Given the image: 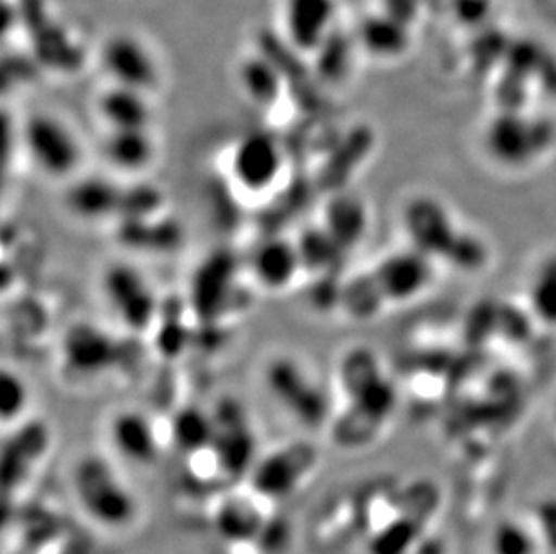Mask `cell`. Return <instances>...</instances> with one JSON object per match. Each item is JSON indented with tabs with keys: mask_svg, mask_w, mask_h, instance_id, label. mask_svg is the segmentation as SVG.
Masks as SVG:
<instances>
[{
	"mask_svg": "<svg viewBox=\"0 0 556 554\" xmlns=\"http://www.w3.org/2000/svg\"><path fill=\"white\" fill-rule=\"evenodd\" d=\"M270 502L257 498L256 493H231L222 498L213 512V526L227 545L256 542L268 517L273 513L263 509Z\"/></svg>",
	"mask_w": 556,
	"mask_h": 554,
	"instance_id": "cell-17",
	"label": "cell"
},
{
	"mask_svg": "<svg viewBox=\"0 0 556 554\" xmlns=\"http://www.w3.org/2000/svg\"><path fill=\"white\" fill-rule=\"evenodd\" d=\"M249 270L263 290L273 293L289 290L305 276L298 243L285 236H273L257 243L249 260Z\"/></svg>",
	"mask_w": 556,
	"mask_h": 554,
	"instance_id": "cell-16",
	"label": "cell"
},
{
	"mask_svg": "<svg viewBox=\"0 0 556 554\" xmlns=\"http://www.w3.org/2000/svg\"><path fill=\"white\" fill-rule=\"evenodd\" d=\"M101 153L116 172L137 177L157 163L159 141L152 128L106 130Z\"/></svg>",
	"mask_w": 556,
	"mask_h": 554,
	"instance_id": "cell-20",
	"label": "cell"
},
{
	"mask_svg": "<svg viewBox=\"0 0 556 554\" xmlns=\"http://www.w3.org/2000/svg\"><path fill=\"white\" fill-rule=\"evenodd\" d=\"M31 402V392L27 382L18 373L10 367L2 369L0 375V416L5 427H13L24 421L27 407Z\"/></svg>",
	"mask_w": 556,
	"mask_h": 554,
	"instance_id": "cell-27",
	"label": "cell"
},
{
	"mask_svg": "<svg viewBox=\"0 0 556 554\" xmlns=\"http://www.w3.org/2000/svg\"><path fill=\"white\" fill-rule=\"evenodd\" d=\"M215 438L213 413L197 405H188L175 413L168 425V440L185 457L211 449Z\"/></svg>",
	"mask_w": 556,
	"mask_h": 554,
	"instance_id": "cell-23",
	"label": "cell"
},
{
	"mask_svg": "<svg viewBox=\"0 0 556 554\" xmlns=\"http://www.w3.org/2000/svg\"><path fill=\"white\" fill-rule=\"evenodd\" d=\"M96 112L106 130H141L152 128V96L141 90L106 85L96 100Z\"/></svg>",
	"mask_w": 556,
	"mask_h": 554,
	"instance_id": "cell-19",
	"label": "cell"
},
{
	"mask_svg": "<svg viewBox=\"0 0 556 554\" xmlns=\"http://www.w3.org/2000/svg\"><path fill=\"white\" fill-rule=\"evenodd\" d=\"M237 79L245 98L257 109H274L283 96V73L267 54H245L238 63Z\"/></svg>",
	"mask_w": 556,
	"mask_h": 554,
	"instance_id": "cell-22",
	"label": "cell"
},
{
	"mask_svg": "<svg viewBox=\"0 0 556 554\" xmlns=\"http://www.w3.org/2000/svg\"><path fill=\"white\" fill-rule=\"evenodd\" d=\"M65 205L85 222L131 221L147 211V184L125 188L112 178H78L65 194Z\"/></svg>",
	"mask_w": 556,
	"mask_h": 554,
	"instance_id": "cell-8",
	"label": "cell"
},
{
	"mask_svg": "<svg viewBox=\"0 0 556 554\" xmlns=\"http://www.w3.org/2000/svg\"><path fill=\"white\" fill-rule=\"evenodd\" d=\"M319 449L308 440L281 444L260 455L249 474V490L267 502H281L303 488L319 466Z\"/></svg>",
	"mask_w": 556,
	"mask_h": 554,
	"instance_id": "cell-5",
	"label": "cell"
},
{
	"mask_svg": "<svg viewBox=\"0 0 556 554\" xmlns=\"http://www.w3.org/2000/svg\"><path fill=\"white\" fill-rule=\"evenodd\" d=\"M53 430L42 419H24L11 427L2 443V482L5 495L21 490L48 457Z\"/></svg>",
	"mask_w": 556,
	"mask_h": 554,
	"instance_id": "cell-13",
	"label": "cell"
},
{
	"mask_svg": "<svg viewBox=\"0 0 556 554\" xmlns=\"http://www.w3.org/2000/svg\"><path fill=\"white\" fill-rule=\"evenodd\" d=\"M211 413L215 421V438L211 450L218 459L226 481L249 477L260 455L248 411L235 398H226Z\"/></svg>",
	"mask_w": 556,
	"mask_h": 554,
	"instance_id": "cell-10",
	"label": "cell"
},
{
	"mask_svg": "<svg viewBox=\"0 0 556 554\" xmlns=\"http://www.w3.org/2000/svg\"><path fill=\"white\" fill-rule=\"evenodd\" d=\"M399 18L393 15L372 16L358 32L364 51L377 58H396L405 51V32H399Z\"/></svg>",
	"mask_w": 556,
	"mask_h": 554,
	"instance_id": "cell-25",
	"label": "cell"
},
{
	"mask_svg": "<svg viewBox=\"0 0 556 554\" xmlns=\"http://www.w3.org/2000/svg\"><path fill=\"white\" fill-rule=\"evenodd\" d=\"M109 440L114 452L131 465L152 466L163 454L168 438L148 414L123 408L109 421Z\"/></svg>",
	"mask_w": 556,
	"mask_h": 554,
	"instance_id": "cell-15",
	"label": "cell"
},
{
	"mask_svg": "<svg viewBox=\"0 0 556 554\" xmlns=\"http://www.w3.org/2000/svg\"><path fill=\"white\" fill-rule=\"evenodd\" d=\"M434 263L415 249L396 252L369 270L372 285L386 309L409 303L431 282Z\"/></svg>",
	"mask_w": 556,
	"mask_h": 554,
	"instance_id": "cell-14",
	"label": "cell"
},
{
	"mask_svg": "<svg viewBox=\"0 0 556 554\" xmlns=\"http://www.w3.org/2000/svg\"><path fill=\"white\" fill-rule=\"evenodd\" d=\"M536 534L520 520H504L490 537V554H536Z\"/></svg>",
	"mask_w": 556,
	"mask_h": 554,
	"instance_id": "cell-28",
	"label": "cell"
},
{
	"mask_svg": "<svg viewBox=\"0 0 556 554\" xmlns=\"http://www.w3.org/2000/svg\"><path fill=\"white\" fill-rule=\"evenodd\" d=\"M21 144L38 172L49 178H74L84 164V144L67 121L51 112H33L21 125Z\"/></svg>",
	"mask_w": 556,
	"mask_h": 554,
	"instance_id": "cell-4",
	"label": "cell"
},
{
	"mask_svg": "<svg viewBox=\"0 0 556 554\" xmlns=\"http://www.w3.org/2000/svg\"><path fill=\"white\" fill-rule=\"evenodd\" d=\"M285 148L270 131H248L232 147L229 172L243 193L263 194L283 175Z\"/></svg>",
	"mask_w": 556,
	"mask_h": 554,
	"instance_id": "cell-11",
	"label": "cell"
},
{
	"mask_svg": "<svg viewBox=\"0 0 556 554\" xmlns=\"http://www.w3.org/2000/svg\"><path fill=\"white\" fill-rule=\"evenodd\" d=\"M337 380L346 405L333 414L328 427L331 440L341 449H364L377 440L393 414V386L378 356L366 348H353L342 355Z\"/></svg>",
	"mask_w": 556,
	"mask_h": 554,
	"instance_id": "cell-1",
	"label": "cell"
},
{
	"mask_svg": "<svg viewBox=\"0 0 556 554\" xmlns=\"http://www.w3.org/2000/svg\"><path fill=\"white\" fill-rule=\"evenodd\" d=\"M101 71L109 84L153 96L163 84V68L152 46L137 33L117 32L100 48Z\"/></svg>",
	"mask_w": 556,
	"mask_h": 554,
	"instance_id": "cell-9",
	"label": "cell"
},
{
	"mask_svg": "<svg viewBox=\"0 0 556 554\" xmlns=\"http://www.w3.org/2000/svg\"><path fill=\"white\" fill-rule=\"evenodd\" d=\"M101 290L117 320L134 335L148 333L161 319L157 292L131 263L114 262L103 270Z\"/></svg>",
	"mask_w": 556,
	"mask_h": 554,
	"instance_id": "cell-6",
	"label": "cell"
},
{
	"mask_svg": "<svg viewBox=\"0 0 556 554\" xmlns=\"http://www.w3.org/2000/svg\"><path fill=\"white\" fill-rule=\"evenodd\" d=\"M295 243L300 249L301 263H303L305 274L323 276V274L331 273L337 263L346 256L323 224L306 227Z\"/></svg>",
	"mask_w": 556,
	"mask_h": 554,
	"instance_id": "cell-24",
	"label": "cell"
},
{
	"mask_svg": "<svg viewBox=\"0 0 556 554\" xmlns=\"http://www.w3.org/2000/svg\"><path fill=\"white\" fill-rule=\"evenodd\" d=\"M263 382L274 402L305 429L330 427L331 396L306 364L290 355H276L263 369Z\"/></svg>",
	"mask_w": 556,
	"mask_h": 554,
	"instance_id": "cell-3",
	"label": "cell"
},
{
	"mask_svg": "<svg viewBox=\"0 0 556 554\" xmlns=\"http://www.w3.org/2000/svg\"><path fill=\"white\" fill-rule=\"evenodd\" d=\"M73 490L81 512L106 531L131 528L141 513L130 482L103 455L79 457L73 468Z\"/></svg>",
	"mask_w": 556,
	"mask_h": 554,
	"instance_id": "cell-2",
	"label": "cell"
},
{
	"mask_svg": "<svg viewBox=\"0 0 556 554\" xmlns=\"http://www.w3.org/2000/svg\"><path fill=\"white\" fill-rule=\"evenodd\" d=\"M530 304L536 319L556 328V257H549L530 277Z\"/></svg>",
	"mask_w": 556,
	"mask_h": 554,
	"instance_id": "cell-26",
	"label": "cell"
},
{
	"mask_svg": "<svg viewBox=\"0 0 556 554\" xmlns=\"http://www.w3.org/2000/svg\"><path fill=\"white\" fill-rule=\"evenodd\" d=\"M333 0H285V32L290 42L315 51L333 33Z\"/></svg>",
	"mask_w": 556,
	"mask_h": 554,
	"instance_id": "cell-18",
	"label": "cell"
},
{
	"mask_svg": "<svg viewBox=\"0 0 556 554\" xmlns=\"http://www.w3.org/2000/svg\"><path fill=\"white\" fill-rule=\"evenodd\" d=\"M553 141L555 131L546 121L520 114L501 115L484 134L490 158L508 169L535 166L552 150Z\"/></svg>",
	"mask_w": 556,
	"mask_h": 554,
	"instance_id": "cell-7",
	"label": "cell"
},
{
	"mask_svg": "<svg viewBox=\"0 0 556 554\" xmlns=\"http://www.w3.org/2000/svg\"><path fill=\"white\" fill-rule=\"evenodd\" d=\"M122 342L90 320L68 326L60 345L63 369L73 378L92 380L116 369L122 358Z\"/></svg>",
	"mask_w": 556,
	"mask_h": 554,
	"instance_id": "cell-12",
	"label": "cell"
},
{
	"mask_svg": "<svg viewBox=\"0 0 556 554\" xmlns=\"http://www.w3.org/2000/svg\"><path fill=\"white\" fill-rule=\"evenodd\" d=\"M330 202L325 207L323 225L341 247L342 252L355 251L368 232L369 213L363 200L346 193L333 191Z\"/></svg>",
	"mask_w": 556,
	"mask_h": 554,
	"instance_id": "cell-21",
	"label": "cell"
}]
</instances>
